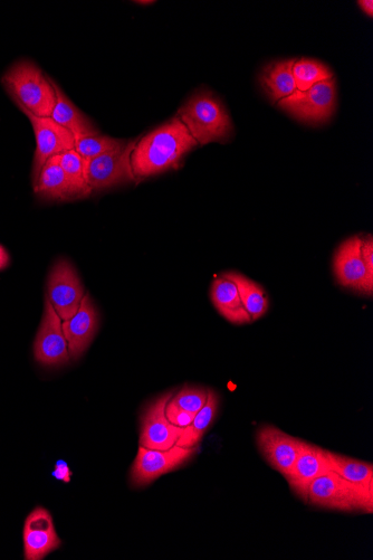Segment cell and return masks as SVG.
I'll return each mask as SVG.
<instances>
[{
  "label": "cell",
  "mask_w": 373,
  "mask_h": 560,
  "mask_svg": "<svg viewBox=\"0 0 373 560\" xmlns=\"http://www.w3.org/2000/svg\"><path fill=\"white\" fill-rule=\"evenodd\" d=\"M72 471L68 463L63 460H59L55 464V470L52 473V476L59 481H63L65 483H70L72 480Z\"/></svg>",
  "instance_id": "cell-30"
},
{
  "label": "cell",
  "mask_w": 373,
  "mask_h": 560,
  "mask_svg": "<svg viewBox=\"0 0 373 560\" xmlns=\"http://www.w3.org/2000/svg\"><path fill=\"white\" fill-rule=\"evenodd\" d=\"M9 261L11 259H9L7 251L0 245V271L8 267Z\"/></svg>",
  "instance_id": "cell-31"
},
{
  "label": "cell",
  "mask_w": 373,
  "mask_h": 560,
  "mask_svg": "<svg viewBox=\"0 0 373 560\" xmlns=\"http://www.w3.org/2000/svg\"><path fill=\"white\" fill-rule=\"evenodd\" d=\"M210 299L221 315L237 326L252 324L253 320L243 306L236 284L225 278L216 279L210 288Z\"/></svg>",
  "instance_id": "cell-18"
},
{
  "label": "cell",
  "mask_w": 373,
  "mask_h": 560,
  "mask_svg": "<svg viewBox=\"0 0 373 560\" xmlns=\"http://www.w3.org/2000/svg\"><path fill=\"white\" fill-rule=\"evenodd\" d=\"M59 156L46 161L34 185V192L45 201L65 202L80 199L60 165Z\"/></svg>",
  "instance_id": "cell-17"
},
{
  "label": "cell",
  "mask_w": 373,
  "mask_h": 560,
  "mask_svg": "<svg viewBox=\"0 0 373 560\" xmlns=\"http://www.w3.org/2000/svg\"><path fill=\"white\" fill-rule=\"evenodd\" d=\"M85 296L83 283L73 264L60 259L54 264L47 278V300L64 321L75 316Z\"/></svg>",
  "instance_id": "cell-7"
},
{
  "label": "cell",
  "mask_w": 373,
  "mask_h": 560,
  "mask_svg": "<svg viewBox=\"0 0 373 560\" xmlns=\"http://www.w3.org/2000/svg\"><path fill=\"white\" fill-rule=\"evenodd\" d=\"M53 87L56 94V102L50 118L57 125L69 130L75 139L99 134L91 120L75 107V104L66 97V94L54 81Z\"/></svg>",
  "instance_id": "cell-19"
},
{
  "label": "cell",
  "mask_w": 373,
  "mask_h": 560,
  "mask_svg": "<svg viewBox=\"0 0 373 560\" xmlns=\"http://www.w3.org/2000/svg\"><path fill=\"white\" fill-rule=\"evenodd\" d=\"M136 145L137 141H130L110 153L86 160L85 180L92 192L136 182L131 166Z\"/></svg>",
  "instance_id": "cell-5"
},
{
  "label": "cell",
  "mask_w": 373,
  "mask_h": 560,
  "mask_svg": "<svg viewBox=\"0 0 373 560\" xmlns=\"http://www.w3.org/2000/svg\"><path fill=\"white\" fill-rule=\"evenodd\" d=\"M208 391L204 388L185 387L172 396L171 402L190 413L197 414L207 402Z\"/></svg>",
  "instance_id": "cell-27"
},
{
  "label": "cell",
  "mask_w": 373,
  "mask_h": 560,
  "mask_svg": "<svg viewBox=\"0 0 373 560\" xmlns=\"http://www.w3.org/2000/svg\"><path fill=\"white\" fill-rule=\"evenodd\" d=\"M302 440L273 425H263L256 433V444L271 468L288 479L300 451Z\"/></svg>",
  "instance_id": "cell-13"
},
{
  "label": "cell",
  "mask_w": 373,
  "mask_h": 560,
  "mask_svg": "<svg viewBox=\"0 0 373 560\" xmlns=\"http://www.w3.org/2000/svg\"><path fill=\"white\" fill-rule=\"evenodd\" d=\"M337 90L333 79L313 85L308 91H295L279 102V106L304 122L329 120L336 110Z\"/></svg>",
  "instance_id": "cell-8"
},
{
  "label": "cell",
  "mask_w": 373,
  "mask_h": 560,
  "mask_svg": "<svg viewBox=\"0 0 373 560\" xmlns=\"http://www.w3.org/2000/svg\"><path fill=\"white\" fill-rule=\"evenodd\" d=\"M178 118L200 146L222 141L233 130L231 118L222 102L209 92L195 93L179 109Z\"/></svg>",
  "instance_id": "cell-3"
},
{
  "label": "cell",
  "mask_w": 373,
  "mask_h": 560,
  "mask_svg": "<svg viewBox=\"0 0 373 560\" xmlns=\"http://www.w3.org/2000/svg\"><path fill=\"white\" fill-rule=\"evenodd\" d=\"M167 419L178 427H186L193 423L196 414L183 410V408L169 401L166 406Z\"/></svg>",
  "instance_id": "cell-28"
},
{
  "label": "cell",
  "mask_w": 373,
  "mask_h": 560,
  "mask_svg": "<svg viewBox=\"0 0 373 560\" xmlns=\"http://www.w3.org/2000/svg\"><path fill=\"white\" fill-rule=\"evenodd\" d=\"M361 7L362 11L365 12L368 16H373V2L372 0H360L358 3Z\"/></svg>",
  "instance_id": "cell-32"
},
{
  "label": "cell",
  "mask_w": 373,
  "mask_h": 560,
  "mask_svg": "<svg viewBox=\"0 0 373 560\" xmlns=\"http://www.w3.org/2000/svg\"><path fill=\"white\" fill-rule=\"evenodd\" d=\"M59 157L60 165L75 189L76 194L79 195L80 199L90 196L92 191L85 180L86 159L76 153L74 149L65 151Z\"/></svg>",
  "instance_id": "cell-25"
},
{
  "label": "cell",
  "mask_w": 373,
  "mask_h": 560,
  "mask_svg": "<svg viewBox=\"0 0 373 560\" xmlns=\"http://www.w3.org/2000/svg\"><path fill=\"white\" fill-rule=\"evenodd\" d=\"M34 357L45 367H60L70 362L68 340L62 328V319L52 303L45 299L44 315L34 343Z\"/></svg>",
  "instance_id": "cell-9"
},
{
  "label": "cell",
  "mask_w": 373,
  "mask_h": 560,
  "mask_svg": "<svg viewBox=\"0 0 373 560\" xmlns=\"http://www.w3.org/2000/svg\"><path fill=\"white\" fill-rule=\"evenodd\" d=\"M330 471L327 450L317 445L302 441L298 458L288 479L289 486L295 496L308 503L309 488L314 480Z\"/></svg>",
  "instance_id": "cell-15"
},
{
  "label": "cell",
  "mask_w": 373,
  "mask_h": 560,
  "mask_svg": "<svg viewBox=\"0 0 373 560\" xmlns=\"http://www.w3.org/2000/svg\"><path fill=\"white\" fill-rule=\"evenodd\" d=\"M31 121L36 139L32 179L35 185L46 161L74 149L75 138L69 130L57 125L52 118H42L22 110Z\"/></svg>",
  "instance_id": "cell-11"
},
{
  "label": "cell",
  "mask_w": 373,
  "mask_h": 560,
  "mask_svg": "<svg viewBox=\"0 0 373 560\" xmlns=\"http://www.w3.org/2000/svg\"><path fill=\"white\" fill-rule=\"evenodd\" d=\"M66 340H68L70 357L81 358L90 347L99 328V315L89 293H85L81 307L75 316L62 322Z\"/></svg>",
  "instance_id": "cell-16"
},
{
  "label": "cell",
  "mask_w": 373,
  "mask_h": 560,
  "mask_svg": "<svg viewBox=\"0 0 373 560\" xmlns=\"http://www.w3.org/2000/svg\"><path fill=\"white\" fill-rule=\"evenodd\" d=\"M9 96L19 109L31 115L50 118L56 102L53 80L31 61H19L2 78Z\"/></svg>",
  "instance_id": "cell-2"
},
{
  "label": "cell",
  "mask_w": 373,
  "mask_h": 560,
  "mask_svg": "<svg viewBox=\"0 0 373 560\" xmlns=\"http://www.w3.org/2000/svg\"><path fill=\"white\" fill-rule=\"evenodd\" d=\"M294 63L295 60H286L265 66L261 84L273 102H280L298 91L293 77Z\"/></svg>",
  "instance_id": "cell-20"
},
{
  "label": "cell",
  "mask_w": 373,
  "mask_h": 560,
  "mask_svg": "<svg viewBox=\"0 0 373 560\" xmlns=\"http://www.w3.org/2000/svg\"><path fill=\"white\" fill-rule=\"evenodd\" d=\"M197 146L184 123L178 117L171 119L137 142L131 156L136 182L177 168L181 159Z\"/></svg>",
  "instance_id": "cell-1"
},
{
  "label": "cell",
  "mask_w": 373,
  "mask_h": 560,
  "mask_svg": "<svg viewBox=\"0 0 373 560\" xmlns=\"http://www.w3.org/2000/svg\"><path fill=\"white\" fill-rule=\"evenodd\" d=\"M223 278L236 284L243 306L253 321L261 319L266 315L267 310H269V299H267L266 293L260 284L235 272L226 273L223 275Z\"/></svg>",
  "instance_id": "cell-22"
},
{
  "label": "cell",
  "mask_w": 373,
  "mask_h": 560,
  "mask_svg": "<svg viewBox=\"0 0 373 560\" xmlns=\"http://www.w3.org/2000/svg\"><path fill=\"white\" fill-rule=\"evenodd\" d=\"M218 408V395L212 389H208L205 406L196 414L193 423L184 427V431L181 433L176 445L180 446V448H195V446L199 445L205 433L216 419Z\"/></svg>",
  "instance_id": "cell-21"
},
{
  "label": "cell",
  "mask_w": 373,
  "mask_h": 560,
  "mask_svg": "<svg viewBox=\"0 0 373 560\" xmlns=\"http://www.w3.org/2000/svg\"><path fill=\"white\" fill-rule=\"evenodd\" d=\"M174 395L168 393L160 396L143 414L140 432V445L143 448L166 451L176 445L184 429L171 424L166 415V406Z\"/></svg>",
  "instance_id": "cell-12"
},
{
  "label": "cell",
  "mask_w": 373,
  "mask_h": 560,
  "mask_svg": "<svg viewBox=\"0 0 373 560\" xmlns=\"http://www.w3.org/2000/svg\"><path fill=\"white\" fill-rule=\"evenodd\" d=\"M330 470L340 477L359 486L373 488V467L371 463L343 457V455L327 451Z\"/></svg>",
  "instance_id": "cell-23"
},
{
  "label": "cell",
  "mask_w": 373,
  "mask_h": 560,
  "mask_svg": "<svg viewBox=\"0 0 373 560\" xmlns=\"http://www.w3.org/2000/svg\"><path fill=\"white\" fill-rule=\"evenodd\" d=\"M308 503L321 509L372 514L373 488L359 486L330 470L312 482Z\"/></svg>",
  "instance_id": "cell-4"
},
{
  "label": "cell",
  "mask_w": 373,
  "mask_h": 560,
  "mask_svg": "<svg viewBox=\"0 0 373 560\" xmlns=\"http://www.w3.org/2000/svg\"><path fill=\"white\" fill-rule=\"evenodd\" d=\"M127 141L99 134L75 139L74 150L86 160L97 158L126 145Z\"/></svg>",
  "instance_id": "cell-26"
},
{
  "label": "cell",
  "mask_w": 373,
  "mask_h": 560,
  "mask_svg": "<svg viewBox=\"0 0 373 560\" xmlns=\"http://www.w3.org/2000/svg\"><path fill=\"white\" fill-rule=\"evenodd\" d=\"M198 452L195 448H180L175 445L166 451L150 450L140 445L137 458L130 471V482L133 488H145L165 474L175 471Z\"/></svg>",
  "instance_id": "cell-6"
},
{
  "label": "cell",
  "mask_w": 373,
  "mask_h": 560,
  "mask_svg": "<svg viewBox=\"0 0 373 560\" xmlns=\"http://www.w3.org/2000/svg\"><path fill=\"white\" fill-rule=\"evenodd\" d=\"M362 242L358 235L344 241L334 254L333 271L340 286L371 297L373 277L362 259Z\"/></svg>",
  "instance_id": "cell-10"
},
{
  "label": "cell",
  "mask_w": 373,
  "mask_h": 560,
  "mask_svg": "<svg viewBox=\"0 0 373 560\" xmlns=\"http://www.w3.org/2000/svg\"><path fill=\"white\" fill-rule=\"evenodd\" d=\"M293 77L298 91H308L313 85L333 79V74L327 65L315 60H295Z\"/></svg>",
  "instance_id": "cell-24"
},
{
  "label": "cell",
  "mask_w": 373,
  "mask_h": 560,
  "mask_svg": "<svg viewBox=\"0 0 373 560\" xmlns=\"http://www.w3.org/2000/svg\"><path fill=\"white\" fill-rule=\"evenodd\" d=\"M23 539L26 560H42L62 544L51 512L43 507L35 508L26 518Z\"/></svg>",
  "instance_id": "cell-14"
},
{
  "label": "cell",
  "mask_w": 373,
  "mask_h": 560,
  "mask_svg": "<svg viewBox=\"0 0 373 560\" xmlns=\"http://www.w3.org/2000/svg\"><path fill=\"white\" fill-rule=\"evenodd\" d=\"M361 254L369 274L373 277V240L371 236L363 240Z\"/></svg>",
  "instance_id": "cell-29"
}]
</instances>
